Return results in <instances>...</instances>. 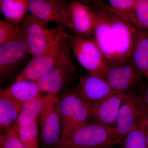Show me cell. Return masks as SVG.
Here are the masks:
<instances>
[{
    "label": "cell",
    "instance_id": "7",
    "mask_svg": "<svg viewBox=\"0 0 148 148\" xmlns=\"http://www.w3.org/2000/svg\"><path fill=\"white\" fill-rule=\"evenodd\" d=\"M41 135L44 145L53 147L61 139L60 110L58 97L46 95L40 113Z\"/></svg>",
    "mask_w": 148,
    "mask_h": 148
},
{
    "label": "cell",
    "instance_id": "29",
    "mask_svg": "<svg viewBox=\"0 0 148 148\" xmlns=\"http://www.w3.org/2000/svg\"><path fill=\"white\" fill-rule=\"evenodd\" d=\"M147 90H146V93L145 96V100L147 107L148 109V78H147Z\"/></svg>",
    "mask_w": 148,
    "mask_h": 148
},
{
    "label": "cell",
    "instance_id": "18",
    "mask_svg": "<svg viewBox=\"0 0 148 148\" xmlns=\"http://www.w3.org/2000/svg\"><path fill=\"white\" fill-rule=\"evenodd\" d=\"M130 60L143 75L148 78V31L138 29Z\"/></svg>",
    "mask_w": 148,
    "mask_h": 148
},
{
    "label": "cell",
    "instance_id": "23",
    "mask_svg": "<svg viewBox=\"0 0 148 148\" xmlns=\"http://www.w3.org/2000/svg\"><path fill=\"white\" fill-rule=\"evenodd\" d=\"M120 144L121 148H148L145 134L141 123L127 132Z\"/></svg>",
    "mask_w": 148,
    "mask_h": 148
},
{
    "label": "cell",
    "instance_id": "14",
    "mask_svg": "<svg viewBox=\"0 0 148 148\" xmlns=\"http://www.w3.org/2000/svg\"><path fill=\"white\" fill-rule=\"evenodd\" d=\"M69 29L78 36L89 38L94 32V11L80 2H72L69 5Z\"/></svg>",
    "mask_w": 148,
    "mask_h": 148
},
{
    "label": "cell",
    "instance_id": "11",
    "mask_svg": "<svg viewBox=\"0 0 148 148\" xmlns=\"http://www.w3.org/2000/svg\"><path fill=\"white\" fill-rule=\"evenodd\" d=\"M94 12L93 39L105 55L109 66L120 61L114 45L108 11L103 8L94 11Z\"/></svg>",
    "mask_w": 148,
    "mask_h": 148
},
{
    "label": "cell",
    "instance_id": "2",
    "mask_svg": "<svg viewBox=\"0 0 148 148\" xmlns=\"http://www.w3.org/2000/svg\"><path fill=\"white\" fill-rule=\"evenodd\" d=\"M71 35L65 32L49 49L40 55L33 57L16 77L14 82L27 81L36 82L41 77L70 56L66 40Z\"/></svg>",
    "mask_w": 148,
    "mask_h": 148
},
{
    "label": "cell",
    "instance_id": "6",
    "mask_svg": "<svg viewBox=\"0 0 148 148\" xmlns=\"http://www.w3.org/2000/svg\"><path fill=\"white\" fill-rule=\"evenodd\" d=\"M148 115L145 98L135 91L127 94L121 106L116 120V130L120 139L141 124Z\"/></svg>",
    "mask_w": 148,
    "mask_h": 148
},
{
    "label": "cell",
    "instance_id": "5",
    "mask_svg": "<svg viewBox=\"0 0 148 148\" xmlns=\"http://www.w3.org/2000/svg\"><path fill=\"white\" fill-rule=\"evenodd\" d=\"M69 39L74 55L88 73L106 80L109 64L94 40L78 36Z\"/></svg>",
    "mask_w": 148,
    "mask_h": 148
},
{
    "label": "cell",
    "instance_id": "30",
    "mask_svg": "<svg viewBox=\"0 0 148 148\" xmlns=\"http://www.w3.org/2000/svg\"><path fill=\"white\" fill-rule=\"evenodd\" d=\"M112 147H108V148H112Z\"/></svg>",
    "mask_w": 148,
    "mask_h": 148
},
{
    "label": "cell",
    "instance_id": "8",
    "mask_svg": "<svg viewBox=\"0 0 148 148\" xmlns=\"http://www.w3.org/2000/svg\"><path fill=\"white\" fill-rule=\"evenodd\" d=\"M143 75L130 59L109 65L106 80L115 92L127 94L135 91Z\"/></svg>",
    "mask_w": 148,
    "mask_h": 148
},
{
    "label": "cell",
    "instance_id": "22",
    "mask_svg": "<svg viewBox=\"0 0 148 148\" xmlns=\"http://www.w3.org/2000/svg\"><path fill=\"white\" fill-rule=\"evenodd\" d=\"M21 142L27 148H39L37 119L29 124L14 127Z\"/></svg>",
    "mask_w": 148,
    "mask_h": 148
},
{
    "label": "cell",
    "instance_id": "28",
    "mask_svg": "<svg viewBox=\"0 0 148 148\" xmlns=\"http://www.w3.org/2000/svg\"><path fill=\"white\" fill-rule=\"evenodd\" d=\"M141 125L143 127L145 134L146 142H147V146L148 148V115L145 117L143 119Z\"/></svg>",
    "mask_w": 148,
    "mask_h": 148
},
{
    "label": "cell",
    "instance_id": "19",
    "mask_svg": "<svg viewBox=\"0 0 148 148\" xmlns=\"http://www.w3.org/2000/svg\"><path fill=\"white\" fill-rule=\"evenodd\" d=\"M22 106L0 94V128L3 134L14 129Z\"/></svg>",
    "mask_w": 148,
    "mask_h": 148
},
{
    "label": "cell",
    "instance_id": "3",
    "mask_svg": "<svg viewBox=\"0 0 148 148\" xmlns=\"http://www.w3.org/2000/svg\"><path fill=\"white\" fill-rule=\"evenodd\" d=\"M59 110L62 121L61 141L87 124L90 118L89 106L76 91L65 92L59 98Z\"/></svg>",
    "mask_w": 148,
    "mask_h": 148
},
{
    "label": "cell",
    "instance_id": "12",
    "mask_svg": "<svg viewBox=\"0 0 148 148\" xmlns=\"http://www.w3.org/2000/svg\"><path fill=\"white\" fill-rule=\"evenodd\" d=\"M76 68L70 56L44 75L36 82L41 91L58 97V92L71 76H75Z\"/></svg>",
    "mask_w": 148,
    "mask_h": 148
},
{
    "label": "cell",
    "instance_id": "25",
    "mask_svg": "<svg viewBox=\"0 0 148 148\" xmlns=\"http://www.w3.org/2000/svg\"><path fill=\"white\" fill-rule=\"evenodd\" d=\"M135 14L137 28L148 31V0H137Z\"/></svg>",
    "mask_w": 148,
    "mask_h": 148
},
{
    "label": "cell",
    "instance_id": "16",
    "mask_svg": "<svg viewBox=\"0 0 148 148\" xmlns=\"http://www.w3.org/2000/svg\"><path fill=\"white\" fill-rule=\"evenodd\" d=\"M28 53L24 35L0 45L1 77H5L12 71Z\"/></svg>",
    "mask_w": 148,
    "mask_h": 148
},
{
    "label": "cell",
    "instance_id": "17",
    "mask_svg": "<svg viewBox=\"0 0 148 148\" xmlns=\"http://www.w3.org/2000/svg\"><path fill=\"white\" fill-rule=\"evenodd\" d=\"M36 82L27 81L14 82L9 87L1 88L0 94L23 105L24 103L40 94Z\"/></svg>",
    "mask_w": 148,
    "mask_h": 148
},
{
    "label": "cell",
    "instance_id": "24",
    "mask_svg": "<svg viewBox=\"0 0 148 148\" xmlns=\"http://www.w3.org/2000/svg\"><path fill=\"white\" fill-rule=\"evenodd\" d=\"M19 26L6 21H0V45L23 36Z\"/></svg>",
    "mask_w": 148,
    "mask_h": 148
},
{
    "label": "cell",
    "instance_id": "1",
    "mask_svg": "<svg viewBox=\"0 0 148 148\" xmlns=\"http://www.w3.org/2000/svg\"><path fill=\"white\" fill-rule=\"evenodd\" d=\"M121 142L116 129L92 121L53 148H106Z\"/></svg>",
    "mask_w": 148,
    "mask_h": 148
},
{
    "label": "cell",
    "instance_id": "13",
    "mask_svg": "<svg viewBox=\"0 0 148 148\" xmlns=\"http://www.w3.org/2000/svg\"><path fill=\"white\" fill-rule=\"evenodd\" d=\"M127 95L123 92H116L98 103L88 104L90 118L100 124L116 129L119 111Z\"/></svg>",
    "mask_w": 148,
    "mask_h": 148
},
{
    "label": "cell",
    "instance_id": "21",
    "mask_svg": "<svg viewBox=\"0 0 148 148\" xmlns=\"http://www.w3.org/2000/svg\"><path fill=\"white\" fill-rule=\"evenodd\" d=\"M44 97L40 94L23 104L14 127L29 124L38 119L42 109Z\"/></svg>",
    "mask_w": 148,
    "mask_h": 148
},
{
    "label": "cell",
    "instance_id": "4",
    "mask_svg": "<svg viewBox=\"0 0 148 148\" xmlns=\"http://www.w3.org/2000/svg\"><path fill=\"white\" fill-rule=\"evenodd\" d=\"M47 24L29 13L18 25L24 34L29 53L33 57L47 50L64 32L61 27L48 28Z\"/></svg>",
    "mask_w": 148,
    "mask_h": 148
},
{
    "label": "cell",
    "instance_id": "20",
    "mask_svg": "<svg viewBox=\"0 0 148 148\" xmlns=\"http://www.w3.org/2000/svg\"><path fill=\"white\" fill-rule=\"evenodd\" d=\"M0 9L6 21L18 26L27 15L28 1L1 0Z\"/></svg>",
    "mask_w": 148,
    "mask_h": 148
},
{
    "label": "cell",
    "instance_id": "26",
    "mask_svg": "<svg viewBox=\"0 0 148 148\" xmlns=\"http://www.w3.org/2000/svg\"><path fill=\"white\" fill-rule=\"evenodd\" d=\"M137 0H110L109 5L104 8L109 12L116 14L135 8Z\"/></svg>",
    "mask_w": 148,
    "mask_h": 148
},
{
    "label": "cell",
    "instance_id": "9",
    "mask_svg": "<svg viewBox=\"0 0 148 148\" xmlns=\"http://www.w3.org/2000/svg\"><path fill=\"white\" fill-rule=\"evenodd\" d=\"M107 11L119 60L121 61L130 59L132 55L138 29Z\"/></svg>",
    "mask_w": 148,
    "mask_h": 148
},
{
    "label": "cell",
    "instance_id": "15",
    "mask_svg": "<svg viewBox=\"0 0 148 148\" xmlns=\"http://www.w3.org/2000/svg\"><path fill=\"white\" fill-rule=\"evenodd\" d=\"M77 92L88 104H95L114 93L106 79L88 73L79 80Z\"/></svg>",
    "mask_w": 148,
    "mask_h": 148
},
{
    "label": "cell",
    "instance_id": "27",
    "mask_svg": "<svg viewBox=\"0 0 148 148\" xmlns=\"http://www.w3.org/2000/svg\"><path fill=\"white\" fill-rule=\"evenodd\" d=\"M0 148H27L15 129L0 136Z\"/></svg>",
    "mask_w": 148,
    "mask_h": 148
},
{
    "label": "cell",
    "instance_id": "10",
    "mask_svg": "<svg viewBox=\"0 0 148 148\" xmlns=\"http://www.w3.org/2000/svg\"><path fill=\"white\" fill-rule=\"evenodd\" d=\"M69 5L62 0H29L28 10L46 24L55 22L69 29Z\"/></svg>",
    "mask_w": 148,
    "mask_h": 148
}]
</instances>
